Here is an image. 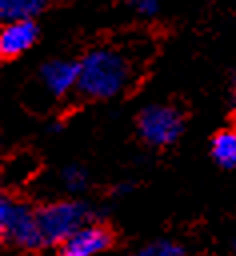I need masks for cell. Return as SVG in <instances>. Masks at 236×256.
Wrapping results in <instances>:
<instances>
[{"label":"cell","instance_id":"obj_1","mask_svg":"<svg viewBox=\"0 0 236 256\" xmlns=\"http://www.w3.org/2000/svg\"><path fill=\"white\" fill-rule=\"evenodd\" d=\"M76 90L90 100H106L124 92L132 82V62L116 48H94L78 62Z\"/></svg>","mask_w":236,"mask_h":256},{"label":"cell","instance_id":"obj_2","mask_svg":"<svg viewBox=\"0 0 236 256\" xmlns=\"http://www.w3.org/2000/svg\"><path fill=\"white\" fill-rule=\"evenodd\" d=\"M0 234L2 240L16 250L32 252L46 246L38 222V212L12 196H2L0 200Z\"/></svg>","mask_w":236,"mask_h":256},{"label":"cell","instance_id":"obj_3","mask_svg":"<svg viewBox=\"0 0 236 256\" xmlns=\"http://www.w3.org/2000/svg\"><path fill=\"white\" fill-rule=\"evenodd\" d=\"M36 212L46 246H60L72 232L94 218V210L82 200H54L36 208Z\"/></svg>","mask_w":236,"mask_h":256},{"label":"cell","instance_id":"obj_4","mask_svg":"<svg viewBox=\"0 0 236 256\" xmlns=\"http://www.w3.org/2000/svg\"><path fill=\"white\" fill-rule=\"evenodd\" d=\"M136 128L140 138L148 146L162 148V146L174 144L180 138L184 130V118L174 106L150 104L138 112Z\"/></svg>","mask_w":236,"mask_h":256},{"label":"cell","instance_id":"obj_5","mask_svg":"<svg viewBox=\"0 0 236 256\" xmlns=\"http://www.w3.org/2000/svg\"><path fill=\"white\" fill-rule=\"evenodd\" d=\"M114 244L112 232L98 222H88L80 226L76 232H72L60 246L58 252L64 256H92L106 252Z\"/></svg>","mask_w":236,"mask_h":256},{"label":"cell","instance_id":"obj_6","mask_svg":"<svg viewBox=\"0 0 236 256\" xmlns=\"http://www.w3.org/2000/svg\"><path fill=\"white\" fill-rule=\"evenodd\" d=\"M78 74H80V64L64 58L48 60L40 68V80L52 96H66L68 92L76 90Z\"/></svg>","mask_w":236,"mask_h":256},{"label":"cell","instance_id":"obj_7","mask_svg":"<svg viewBox=\"0 0 236 256\" xmlns=\"http://www.w3.org/2000/svg\"><path fill=\"white\" fill-rule=\"evenodd\" d=\"M38 38V24L32 18L8 20L0 32V54L2 58H14L26 52Z\"/></svg>","mask_w":236,"mask_h":256},{"label":"cell","instance_id":"obj_8","mask_svg":"<svg viewBox=\"0 0 236 256\" xmlns=\"http://www.w3.org/2000/svg\"><path fill=\"white\" fill-rule=\"evenodd\" d=\"M210 154L222 168H236V130H220L210 142Z\"/></svg>","mask_w":236,"mask_h":256},{"label":"cell","instance_id":"obj_9","mask_svg":"<svg viewBox=\"0 0 236 256\" xmlns=\"http://www.w3.org/2000/svg\"><path fill=\"white\" fill-rule=\"evenodd\" d=\"M48 2L50 0H0V16L4 22L34 18L46 8Z\"/></svg>","mask_w":236,"mask_h":256},{"label":"cell","instance_id":"obj_10","mask_svg":"<svg viewBox=\"0 0 236 256\" xmlns=\"http://www.w3.org/2000/svg\"><path fill=\"white\" fill-rule=\"evenodd\" d=\"M60 184L66 192H72V194H78L82 190H86L88 186V174L82 166L78 164H70L66 168H62L60 172Z\"/></svg>","mask_w":236,"mask_h":256},{"label":"cell","instance_id":"obj_11","mask_svg":"<svg viewBox=\"0 0 236 256\" xmlns=\"http://www.w3.org/2000/svg\"><path fill=\"white\" fill-rule=\"evenodd\" d=\"M138 254H142V256H180V254H184V248L172 240H154V242H148L146 246H142L138 250Z\"/></svg>","mask_w":236,"mask_h":256},{"label":"cell","instance_id":"obj_12","mask_svg":"<svg viewBox=\"0 0 236 256\" xmlns=\"http://www.w3.org/2000/svg\"><path fill=\"white\" fill-rule=\"evenodd\" d=\"M130 6H134V10L142 16H154L160 10L162 0H126Z\"/></svg>","mask_w":236,"mask_h":256},{"label":"cell","instance_id":"obj_13","mask_svg":"<svg viewBox=\"0 0 236 256\" xmlns=\"http://www.w3.org/2000/svg\"><path fill=\"white\" fill-rule=\"evenodd\" d=\"M232 250L236 252V236H234V240H232Z\"/></svg>","mask_w":236,"mask_h":256}]
</instances>
